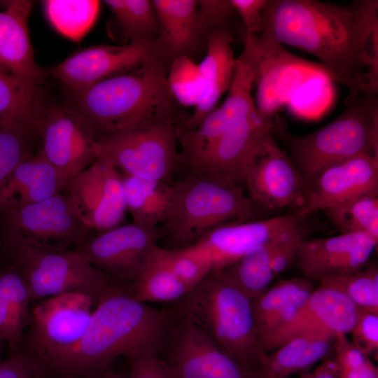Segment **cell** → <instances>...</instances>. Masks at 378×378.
<instances>
[{"instance_id": "obj_8", "label": "cell", "mask_w": 378, "mask_h": 378, "mask_svg": "<svg viewBox=\"0 0 378 378\" xmlns=\"http://www.w3.org/2000/svg\"><path fill=\"white\" fill-rule=\"evenodd\" d=\"M243 52L253 71L258 115L273 122L278 111L297 90L325 74L320 65L291 54L283 44L260 32L246 38Z\"/></svg>"}, {"instance_id": "obj_46", "label": "cell", "mask_w": 378, "mask_h": 378, "mask_svg": "<svg viewBox=\"0 0 378 378\" xmlns=\"http://www.w3.org/2000/svg\"><path fill=\"white\" fill-rule=\"evenodd\" d=\"M307 229L302 222L289 232L272 259L270 269L274 279L294 262L298 248L302 241L307 238Z\"/></svg>"}, {"instance_id": "obj_16", "label": "cell", "mask_w": 378, "mask_h": 378, "mask_svg": "<svg viewBox=\"0 0 378 378\" xmlns=\"http://www.w3.org/2000/svg\"><path fill=\"white\" fill-rule=\"evenodd\" d=\"M65 191L89 230L105 232L121 225L127 211L120 172L107 158L71 178Z\"/></svg>"}, {"instance_id": "obj_43", "label": "cell", "mask_w": 378, "mask_h": 378, "mask_svg": "<svg viewBox=\"0 0 378 378\" xmlns=\"http://www.w3.org/2000/svg\"><path fill=\"white\" fill-rule=\"evenodd\" d=\"M351 342L368 357L378 351V312L357 307Z\"/></svg>"}, {"instance_id": "obj_38", "label": "cell", "mask_w": 378, "mask_h": 378, "mask_svg": "<svg viewBox=\"0 0 378 378\" xmlns=\"http://www.w3.org/2000/svg\"><path fill=\"white\" fill-rule=\"evenodd\" d=\"M38 147L35 120L0 127V185Z\"/></svg>"}, {"instance_id": "obj_21", "label": "cell", "mask_w": 378, "mask_h": 378, "mask_svg": "<svg viewBox=\"0 0 378 378\" xmlns=\"http://www.w3.org/2000/svg\"><path fill=\"white\" fill-rule=\"evenodd\" d=\"M376 194L378 155L363 154L323 169L306 189L304 206L296 211L305 220L317 211Z\"/></svg>"}, {"instance_id": "obj_22", "label": "cell", "mask_w": 378, "mask_h": 378, "mask_svg": "<svg viewBox=\"0 0 378 378\" xmlns=\"http://www.w3.org/2000/svg\"><path fill=\"white\" fill-rule=\"evenodd\" d=\"M378 239L365 233H345L337 236L304 239L294 259L304 277H321L354 273L361 270L377 246Z\"/></svg>"}, {"instance_id": "obj_41", "label": "cell", "mask_w": 378, "mask_h": 378, "mask_svg": "<svg viewBox=\"0 0 378 378\" xmlns=\"http://www.w3.org/2000/svg\"><path fill=\"white\" fill-rule=\"evenodd\" d=\"M157 251L171 271L191 290L213 271L209 258L192 245L183 248H164Z\"/></svg>"}, {"instance_id": "obj_29", "label": "cell", "mask_w": 378, "mask_h": 378, "mask_svg": "<svg viewBox=\"0 0 378 378\" xmlns=\"http://www.w3.org/2000/svg\"><path fill=\"white\" fill-rule=\"evenodd\" d=\"M31 298L27 283L11 263L0 266V341L19 351L30 321Z\"/></svg>"}, {"instance_id": "obj_32", "label": "cell", "mask_w": 378, "mask_h": 378, "mask_svg": "<svg viewBox=\"0 0 378 378\" xmlns=\"http://www.w3.org/2000/svg\"><path fill=\"white\" fill-rule=\"evenodd\" d=\"M111 11L107 23L109 37L123 44L132 41H155L160 26L153 3L149 0H106Z\"/></svg>"}, {"instance_id": "obj_23", "label": "cell", "mask_w": 378, "mask_h": 378, "mask_svg": "<svg viewBox=\"0 0 378 378\" xmlns=\"http://www.w3.org/2000/svg\"><path fill=\"white\" fill-rule=\"evenodd\" d=\"M304 220L295 211L290 215L255 221L223 223L208 231L192 245L207 256L213 271H218Z\"/></svg>"}, {"instance_id": "obj_7", "label": "cell", "mask_w": 378, "mask_h": 378, "mask_svg": "<svg viewBox=\"0 0 378 378\" xmlns=\"http://www.w3.org/2000/svg\"><path fill=\"white\" fill-rule=\"evenodd\" d=\"M6 242L11 262L24 277L32 302L69 292L83 293L98 301L115 284L75 249L53 252Z\"/></svg>"}, {"instance_id": "obj_20", "label": "cell", "mask_w": 378, "mask_h": 378, "mask_svg": "<svg viewBox=\"0 0 378 378\" xmlns=\"http://www.w3.org/2000/svg\"><path fill=\"white\" fill-rule=\"evenodd\" d=\"M357 307L345 295L332 289L318 287L267 343L269 353L299 336L335 339L350 332Z\"/></svg>"}, {"instance_id": "obj_4", "label": "cell", "mask_w": 378, "mask_h": 378, "mask_svg": "<svg viewBox=\"0 0 378 378\" xmlns=\"http://www.w3.org/2000/svg\"><path fill=\"white\" fill-rule=\"evenodd\" d=\"M178 314L258 378L267 354L256 332L251 300L212 271L180 302Z\"/></svg>"}, {"instance_id": "obj_3", "label": "cell", "mask_w": 378, "mask_h": 378, "mask_svg": "<svg viewBox=\"0 0 378 378\" xmlns=\"http://www.w3.org/2000/svg\"><path fill=\"white\" fill-rule=\"evenodd\" d=\"M169 68L163 57H155L134 70L69 93L65 104L87 122L97 139L148 122H176L178 103L167 85Z\"/></svg>"}, {"instance_id": "obj_19", "label": "cell", "mask_w": 378, "mask_h": 378, "mask_svg": "<svg viewBox=\"0 0 378 378\" xmlns=\"http://www.w3.org/2000/svg\"><path fill=\"white\" fill-rule=\"evenodd\" d=\"M254 76L244 52L236 59L232 84L224 102L211 111L194 129L176 127L181 146L179 166H185L204 153L231 126L254 110Z\"/></svg>"}, {"instance_id": "obj_51", "label": "cell", "mask_w": 378, "mask_h": 378, "mask_svg": "<svg viewBox=\"0 0 378 378\" xmlns=\"http://www.w3.org/2000/svg\"><path fill=\"white\" fill-rule=\"evenodd\" d=\"M1 343H2V342L0 341V362L1 361Z\"/></svg>"}, {"instance_id": "obj_34", "label": "cell", "mask_w": 378, "mask_h": 378, "mask_svg": "<svg viewBox=\"0 0 378 378\" xmlns=\"http://www.w3.org/2000/svg\"><path fill=\"white\" fill-rule=\"evenodd\" d=\"M150 253L137 280L130 287V295L143 303L180 302L190 290L171 271L157 251Z\"/></svg>"}, {"instance_id": "obj_42", "label": "cell", "mask_w": 378, "mask_h": 378, "mask_svg": "<svg viewBox=\"0 0 378 378\" xmlns=\"http://www.w3.org/2000/svg\"><path fill=\"white\" fill-rule=\"evenodd\" d=\"M333 349L338 378H378L377 365L352 344L346 335L335 337Z\"/></svg>"}, {"instance_id": "obj_39", "label": "cell", "mask_w": 378, "mask_h": 378, "mask_svg": "<svg viewBox=\"0 0 378 378\" xmlns=\"http://www.w3.org/2000/svg\"><path fill=\"white\" fill-rule=\"evenodd\" d=\"M318 286L338 291L357 307L378 312V268L368 264L354 273L328 275L317 280Z\"/></svg>"}, {"instance_id": "obj_12", "label": "cell", "mask_w": 378, "mask_h": 378, "mask_svg": "<svg viewBox=\"0 0 378 378\" xmlns=\"http://www.w3.org/2000/svg\"><path fill=\"white\" fill-rule=\"evenodd\" d=\"M35 123L38 150L67 183L98 157L97 139L90 127L65 103L44 99Z\"/></svg>"}, {"instance_id": "obj_10", "label": "cell", "mask_w": 378, "mask_h": 378, "mask_svg": "<svg viewBox=\"0 0 378 378\" xmlns=\"http://www.w3.org/2000/svg\"><path fill=\"white\" fill-rule=\"evenodd\" d=\"M0 211L4 219L6 241L22 243L43 251L74 249L86 239L89 230L66 193Z\"/></svg>"}, {"instance_id": "obj_36", "label": "cell", "mask_w": 378, "mask_h": 378, "mask_svg": "<svg viewBox=\"0 0 378 378\" xmlns=\"http://www.w3.org/2000/svg\"><path fill=\"white\" fill-rule=\"evenodd\" d=\"M43 5L52 26L76 42L91 29L100 8V1L97 0H46Z\"/></svg>"}, {"instance_id": "obj_48", "label": "cell", "mask_w": 378, "mask_h": 378, "mask_svg": "<svg viewBox=\"0 0 378 378\" xmlns=\"http://www.w3.org/2000/svg\"><path fill=\"white\" fill-rule=\"evenodd\" d=\"M245 31V38L261 31L262 12L268 0H230Z\"/></svg>"}, {"instance_id": "obj_44", "label": "cell", "mask_w": 378, "mask_h": 378, "mask_svg": "<svg viewBox=\"0 0 378 378\" xmlns=\"http://www.w3.org/2000/svg\"><path fill=\"white\" fill-rule=\"evenodd\" d=\"M200 21L206 36L212 30L223 28L232 32L233 23L238 17L230 0L197 1Z\"/></svg>"}, {"instance_id": "obj_30", "label": "cell", "mask_w": 378, "mask_h": 378, "mask_svg": "<svg viewBox=\"0 0 378 378\" xmlns=\"http://www.w3.org/2000/svg\"><path fill=\"white\" fill-rule=\"evenodd\" d=\"M334 339L299 336L267 354L258 378L289 377L308 372L326 358L333 347Z\"/></svg>"}, {"instance_id": "obj_6", "label": "cell", "mask_w": 378, "mask_h": 378, "mask_svg": "<svg viewBox=\"0 0 378 378\" xmlns=\"http://www.w3.org/2000/svg\"><path fill=\"white\" fill-rule=\"evenodd\" d=\"M172 188L161 232L174 248L195 244L221 224L251 220L255 211L244 189L208 176L188 174Z\"/></svg>"}, {"instance_id": "obj_5", "label": "cell", "mask_w": 378, "mask_h": 378, "mask_svg": "<svg viewBox=\"0 0 378 378\" xmlns=\"http://www.w3.org/2000/svg\"><path fill=\"white\" fill-rule=\"evenodd\" d=\"M344 111L320 130L293 135L274 120L272 132L281 139L306 189L326 167L363 154L378 155V93L348 97Z\"/></svg>"}, {"instance_id": "obj_50", "label": "cell", "mask_w": 378, "mask_h": 378, "mask_svg": "<svg viewBox=\"0 0 378 378\" xmlns=\"http://www.w3.org/2000/svg\"><path fill=\"white\" fill-rule=\"evenodd\" d=\"M81 378H123L122 376L118 373L112 371L109 368L97 372L95 373L89 374L86 377Z\"/></svg>"}, {"instance_id": "obj_33", "label": "cell", "mask_w": 378, "mask_h": 378, "mask_svg": "<svg viewBox=\"0 0 378 378\" xmlns=\"http://www.w3.org/2000/svg\"><path fill=\"white\" fill-rule=\"evenodd\" d=\"M293 229L256 246L235 262L218 271L251 300L259 297L269 288L274 279L270 269L272 259Z\"/></svg>"}, {"instance_id": "obj_18", "label": "cell", "mask_w": 378, "mask_h": 378, "mask_svg": "<svg viewBox=\"0 0 378 378\" xmlns=\"http://www.w3.org/2000/svg\"><path fill=\"white\" fill-rule=\"evenodd\" d=\"M244 188L254 206L299 211L305 204L306 186L302 176L274 136L248 166Z\"/></svg>"}, {"instance_id": "obj_35", "label": "cell", "mask_w": 378, "mask_h": 378, "mask_svg": "<svg viewBox=\"0 0 378 378\" xmlns=\"http://www.w3.org/2000/svg\"><path fill=\"white\" fill-rule=\"evenodd\" d=\"M43 101L40 86L0 68V127L34 120Z\"/></svg>"}, {"instance_id": "obj_1", "label": "cell", "mask_w": 378, "mask_h": 378, "mask_svg": "<svg viewBox=\"0 0 378 378\" xmlns=\"http://www.w3.org/2000/svg\"><path fill=\"white\" fill-rule=\"evenodd\" d=\"M260 32L316 57L349 97L378 93L377 0H268Z\"/></svg>"}, {"instance_id": "obj_47", "label": "cell", "mask_w": 378, "mask_h": 378, "mask_svg": "<svg viewBox=\"0 0 378 378\" xmlns=\"http://www.w3.org/2000/svg\"><path fill=\"white\" fill-rule=\"evenodd\" d=\"M128 378H175L167 362L158 353H148L127 358Z\"/></svg>"}, {"instance_id": "obj_31", "label": "cell", "mask_w": 378, "mask_h": 378, "mask_svg": "<svg viewBox=\"0 0 378 378\" xmlns=\"http://www.w3.org/2000/svg\"><path fill=\"white\" fill-rule=\"evenodd\" d=\"M121 173V172H120ZM127 211L134 223L156 228L167 216L172 183L121 173Z\"/></svg>"}, {"instance_id": "obj_15", "label": "cell", "mask_w": 378, "mask_h": 378, "mask_svg": "<svg viewBox=\"0 0 378 378\" xmlns=\"http://www.w3.org/2000/svg\"><path fill=\"white\" fill-rule=\"evenodd\" d=\"M157 56L163 57L155 41L97 45L72 54L48 72L73 93L134 70Z\"/></svg>"}, {"instance_id": "obj_28", "label": "cell", "mask_w": 378, "mask_h": 378, "mask_svg": "<svg viewBox=\"0 0 378 378\" xmlns=\"http://www.w3.org/2000/svg\"><path fill=\"white\" fill-rule=\"evenodd\" d=\"M314 290L309 279L290 278L278 281L259 297L251 300L255 326L264 351L269 340Z\"/></svg>"}, {"instance_id": "obj_24", "label": "cell", "mask_w": 378, "mask_h": 378, "mask_svg": "<svg viewBox=\"0 0 378 378\" xmlns=\"http://www.w3.org/2000/svg\"><path fill=\"white\" fill-rule=\"evenodd\" d=\"M0 68L40 86L49 72L37 64L28 21L33 3L27 0L0 1Z\"/></svg>"}, {"instance_id": "obj_11", "label": "cell", "mask_w": 378, "mask_h": 378, "mask_svg": "<svg viewBox=\"0 0 378 378\" xmlns=\"http://www.w3.org/2000/svg\"><path fill=\"white\" fill-rule=\"evenodd\" d=\"M30 311L27 350L46 367L71 350L83 335L97 301L78 292L36 301Z\"/></svg>"}, {"instance_id": "obj_25", "label": "cell", "mask_w": 378, "mask_h": 378, "mask_svg": "<svg viewBox=\"0 0 378 378\" xmlns=\"http://www.w3.org/2000/svg\"><path fill=\"white\" fill-rule=\"evenodd\" d=\"M234 41L233 33L226 29H215L207 35L206 55L198 64L205 83V94L192 114L177 125V127L185 130L196 127L228 91L236 66Z\"/></svg>"}, {"instance_id": "obj_40", "label": "cell", "mask_w": 378, "mask_h": 378, "mask_svg": "<svg viewBox=\"0 0 378 378\" xmlns=\"http://www.w3.org/2000/svg\"><path fill=\"white\" fill-rule=\"evenodd\" d=\"M167 80L172 96L182 106L195 108L204 97L206 86L199 65L186 56L172 62Z\"/></svg>"}, {"instance_id": "obj_13", "label": "cell", "mask_w": 378, "mask_h": 378, "mask_svg": "<svg viewBox=\"0 0 378 378\" xmlns=\"http://www.w3.org/2000/svg\"><path fill=\"white\" fill-rule=\"evenodd\" d=\"M162 235L159 227L148 228L132 223L86 239L74 249L113 284L132 285Z\"/></svg>"}, {"instance_id": "obj_37", "label": "cell", "mask_w": 378, "mask_h": 378, "mask_svg": "<svg viewBox=\"0 0 378 378\" xmlns=\"http://www.w3.org/2000/svg\"><path fill=\"white\" fill-rule=\"evenodd\" d=\"M322 211L341 234L365 233L378 239V194L363 195Z\"/></svg>"}, {"instance_id": "obj_26", "label": "cell", "mask_w": 378, "mask_h": 378, "mask_svg": "<svg viewBox=\"0 0 378 378\" xmlns=\"http://www.w3.org/2000/svg\"><path fill=\"white\" fill-rule=\"evenodd\" d=\"M160 26L155 41L159 50L171 64L178 57L190 55L206 36L202 27L197 1L153 0Z\"/></svg>"}, {"instance_id": "obj_27", "label": "cell", "mask_w": 378, "mask_h": 378, "mask_svg": "<svg viewBox=\"0 0 378 378\" xmlns=\"http://www.w3.org/2000/svg\"><path fill=\"white\" fill-rule=\"evenodd\" d=\"M67 183L38 150L0 185V211L43 201L65 191Z\"/></svg>"}, {"instance_id": "obj_2", "label": "cell", "mask_w": 378, "mask_h": 378, "mask_svg": "<svg viewBox=\"0 0 378 378\" xmlns=\"http://www.w3.org/2000/svg\"><path fill=\"white\" fill-rule=\"evenodd\" d=\"M114 284L97 301L78 342L46 367L60 378H81L108 368L118 356L158 353L164 346L173 317L136 300Z\"/></svg>"}, {"instance_id": "obj_17", "label": "cell", "mask_w": 378, "mask_h": 378, "mask_svg": "<svg viewBox=\"0 0 378 378\" xmlns=\"http://www.w3.org/2000/svg\"><path fill=\"white\" fill-rule=\"evenodd\" d=\"M167 340L165 361L175 378H258L182 315L173 321Z\"/></svg>"}, {"instance_id": "obj_9", "label": "cell", "mask_w": 378, "mask_h": 378, "mask_svg": "<svg viewBox=\"0 0 378 378\" xmlns=\"http://www.w3.org/2000/svg\"><path fill=\"white\" fill-rule=\"evenodd\" d=\"M176 125L172 121L143 124L97 139V154L121 173L172 183L179 166Z\"/></svg>"}, {"instance_id": "obj_14", "label": "cell", "mask_w": 378, "mask_h": 378, "mask_svg": "<svg viewBox=\"0 0 378 378\" xmlns=\"http://www.w3.org/2000/svg\"><path fill=\"white\" fill-rule=\"evenodd\" d=\"M272 124L254 110L226 130L201 156L185 165L188 174L208 176L244 189L248 166L274 136Z\"/></svg>"}, {"instance_id": "obj_52", "label": "cell", "mask_w": 378, "mask_h": 378, "mask_svg": "<svg viewBox=\"0 0 378 378\" xmlns=\"http://www.w3.org/2000/svg\"><path fill=\"white\" fill-rule=\"evenodd\" d=\"M281 378H288V377H281Z\"/></svg>"}, {"instance_id": "obj_49", "label": "cell", "mask_w": 378, "mask_h": 378, "mask_svg": "<svg viewBox=\"0 0 378 378\" xmlns=\"http://www.w3.org/2000/svg\"><path fill=\"white\" fill-rule=\"evenodd\" d=\"M299 375L300 378H338V368L334 358H326L312 372Z\"/></svg>"}, {"instance_id": "obj_45", "label": "cell", "mask_w": 378, "mask_h": 378, "mask_svg": "<svg viewBox=\"0 0 378 378\" xmlns=\"http://www.w3.org/2000/svg\"><path fill=\"white\" fill-rule=\"evenodd\" d=\"M45 374L41 361L26 351L13 353L0 362V378H43Z\"/></svg>"}]
</instances>
